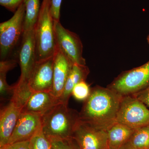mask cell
<instances>
[{"label":"cell","mask_w":149,"mask_h":149,"mask_svg":"<svg viewBox=\"0 0 149 149\" xmlns=\"http://www.w3.org/2000/svg\"><path fill=\"white\" fill-rule=\"evenodd\" d=\"M54 82V56L37 61L28 84L33 92H52Z\"/></svg>","instance_id":"cell-10"},{"label":"cell","mask_w":149,"mask_h":149,"mask_svg":"<svg viewBox=\"0 0 149 149\" xmlns=\"http://www.w3.org/2000/svg\"><path fill=\"white\" fill-rule=\"evenodd\" d=\"M128 143L137 149H149V125L135 129Z\"/></svg>","instance_id":"cell-19"},{"label":"cell","mask_w":149,"mask_h":149,"mask_svg":"<svg viewBox=\"0 0 149 149\" xmlns=\"http://www.w3.org/2000/svg\"><path fill=\"white\" fill-rule=\"evenodd\" d=\"M25 7L21 5L13 16L0 24V58L8 59L18 48L24 33Z\"/></svg>","instance_id":"cell-4"},{"label":"cell","mask_w":149,"mask_h":149,"mask_svg":"<svg viewBox=\"0 0 149 149\" xmlns=\"http://www.w3.org/2000/svg\"><path fill=\"white\" fill-rule=\"evenodd\" d=\"M74 64L58 48L54 55V82L51 93L59 99Z\"/></svg>","instance_id":"cell-12"},{"label":"cell","mask_w":149,"mask_h":149,"mask_svg":"<svg viewBox=\"0 0 149 149\" xmlns=\"http://www.w3.org/2000/svg\"><path fill=\"white\" fill-rule=\"evenodd\" d=\"M14 91L10 101L21 109V110L34 92L29 87L28 83H19L14 85Z\"/></svg>","instance_id":"cell-18"},{"label":"cell","mask_w":149,"mask_h":149,"mask_svg":"<svg viewBox=\"0 0 149 149\" xmlns=\"http://www.w3.org/2000/svg\"><path fill=\"white\" fill-rule=\"evenodd\" d=\"M31 149H53L49 139L43 133L38 131L29 140Z\"/></svg>","instance_id":"cell-20"},{"label":"cell","mask_w":149,"mask_h":149,"mask_svg":"<svg viewBox=\"0 0 149 149\" xmlns=\"http://www.w3.org/2000/svg\"><path fill=\"white\" fill-rule=\"evenodd\" d=\"M122 97L108 87H93L79 112L80 120L107 131L116 123Z\"/></svg>","instance_id":"cell-1"},{"label":"cell","mask_w":149,"mask_h":149,"mask_svg":"<svg viewBox=\"0 0 149 149\" xmlns=\"http://www.w3.org/2000/svg\"><path fill=\"white\" fill-rule=\"evenodd\" d=\"M80 114L68 104L60 102L42 116V129L48 139L72 137Z\"/></svg>","instance_id":"cell-2"},{"label":"cell","mask_w":149,"mask_h":149,"mask_svg":"<svg viewBox=\"0 0 149 149\" xmlns=\"http://www.w3.org/2000/svg\"><path fill=\"white\" fill-rule=\"evenodd\" d=\"M61 102L51 92H34L21 110V112L37 113L42 116Z\"/></svg>","instance_id":"cell-14"},{"label":"cell","mask_w":149,"mask_h":149,"mask_svg":"<svg viewBox=\"0 0 149 149\" xmlns=\"http://www.w3.org/2000/svg\"><path fill=\"white\" fill-rule=\"evenodd\" d=\"M25 7L24 32L32 30L37 22L41 8L40 0H24Z\"/></svg>","instance_id":"cell-17"},{"label":"cell","mask_w":149,"mask_h":149,"mask_svg":"<svg viewBox=\"0 0 149 149\" xmlns=\"http://www.w3.org/2000/svg\"><path fill=\"white\" fill-rule=\"evenodd\" d=\"M91 89L86 81H81L74 86L72 95L77 100L85 101L90 95Z\"/></svg>","instance_id":"cell-22"},{"label":"cell","mask_w":149,"mask_h":149,"mask_svg":"<svg viewBox=\"0 0 149 149\" xmlns=\"http://www.w3.org/2000/svg\"><path fill=\"white\" fill-rule=\"evenodd\" d=\"M0 149H31V148L29 141H26L8 144L0 148Z\"/></svg>","instance_id":"cell-25"},{"label":"cell","mask_w":149,"mask_h":149,"mask_svg":"<svg viewBox=\"0 0 149 149\" xmlns=\"http://www.w3.org/2000/svg\"><path fill=\"white\" fill-rule=\"evenodd\" d=\"M53 149H80L73 137L66 139L49 138Z\"/></svg>","instance_id":"cell-21"},{"label":"cell","mask_w":149,"mask_h":149,"mask_svg":"<svg viewBox=\"0 0 149 149\" xmlns=\"http://www.w3.org/2000/svg\"><path fill=\"white\" fill-rule=\"evenodd\" d=\"M24 0H0V5L7 10L14 13Z\"/></svg>","instance_id":"cell-23"},{"label":"cell","mask_w":149,"mask_h":149,"mask_svg":"<svg viewBox=\"0 0 149 149\" xmlns=\"http://www.w3.org/2000/svg\"><path fill=\"white\" fill-rule=\"evenodd\" d=\"M147 42H148V44L149 45V40H147Z\"/></svg>","instance_id":"cell-29"},{"label":"cell","mask_w":149,"mask_h":149,"mask_svg":"<svg viewBox=\"0 0 149 149\" xmlns=\"http://www.w3.org/2000/svg\"><path fill=\"white\" fill-rule=\"evenodd\" d=\"M119 149H137L132 146L129 143H127Z\"/></svg>","instance_id":"cell-27"},{"label":"cell","mask_w":149,"mask_h":149,"mask_svg":"<svg viewBox=\"0 0 149 149\" xmlns=\"http://www.w3.org/2000/svg\"><path fill=\"white\" fill-rule=\"evenodd\" d=\"M149 85V61L141 66L121 72L107 86L120 96L132 95Z\"/></svg>","instance_id":"cell-5"},{"label":"cell","mask_w":149,"mask_h":149,"mask_svg":"<svg viewBox=\"0 0 149 149\" xmlns=\"http://www.w3.org/2000/svg\"><path fill=\"white\" fill-rule=\"evenodd\" d=\"M42 129V115L33 113L21 112L8 144L29 141Z\"/></svg>","instance_id":"cell-11"},{"label":"cell","mask_w":149,"mask_h":149,"mask_svg":"<svg viewBox=\"0 0 149 149\" xmlns=\"http://www.w3.org/2000/svg\"><path fill=\"white\" fill-rule=\"evenodd\" d=\"M52 0H42L34 27L37 61L54 56L56 50L54 21L51 15Z\"/></svg>","instance_id":"cell-3"},{"label":"cell","mask_w":149,"mask_h":149,"mask_svg":"<svg viewBox=\"0 0 149 149\" xmlns=\"http://www.w3.org/2000/svg\"><path fill=\"white\" fill-rule=\"evenodd\" d=\"M21 109L12 102L1 109L0 113V148L7 145L13 133Z\"/></svg>","instance_id":"cell-13"},{"label":"cell","mask_w":149,"mask_h":149,"mask_svg":"<svg viewBox=\"0 0 149 149\" xmlns=\"http://www.w3.org/2000/svg\"><path fill=\"white\" fill-rule=\"evenodd\" d=\"M149 40V33L148 35V37H147V40Z\"/></svg>","instance_id":"cell-28"},{"label":"cell","mask_w":149,"mask_h":149,"mask_svg":"<svg viewBox=\"0 0 149 149\" xmlns=\"http://www.w3.org/2000/svg\"><path fill=\"white\" fill-rule=\"evenodd\" d=\"M116 122L133 129L149 125V109L134 96H123L118 111Z\"/></svg>","instance_id":"cell-6"},{"label":"cell","mask_w":149,"mask_h":149,"mask_svg":"<svg viewBox=\"0 0 149 149\" xmlns=\"http://www.w3.org/2000/svg\"><path fill=\"white\" fill-rule=\"evenodd\" d=\"M90 72V69L87 65L73 64L65 85L63 92L59 98L61 102L68 104V101L72 95L74 86L81 81H86Z\"/></svg>","instance_id":"cell-15"},{"label":"cell","mask_w":149,"mask_h":149,"mask_svg":"<svg viewBox=\"0 0 149 149\" xmlns=\"http://www.w3.org/2000/svg\"><path fill=\"white\" fill-rule=\"evenodd\" d=\"M17 49L15 59L19 64L21 70L18 83H28L37 62L34 29L24 32L21 42Z\"/></svg>","instance_id":"cell-8"},{"label":"cell","mask_w":149,"mask_h":149,"mask_svg":"<svg viewBox=\"0 0 149 149\" xmlns=\"http://www.w3.org/2000/svg\"><path fill=\"white\" fill-rule=\"evenodd\" d=\"M55 37L58 48L74 63L86 65L83 56V45L76 33L65 28L60 21L54 22Z\"/></svg>","instance_id":"cell-7"},{"label":"cell","mask_w":149,"mask_h":149,"mask_svg":"<svg viewBox=\"0 0 149 149\" xmlns=\"http://www.w3.org/2000/svg\"><path fill=\"white\" fill-rule=\"evenodd\" d=\"M62 0H52L50 13L54 22L60 21L61 8Z\"/></svg>","instance_id":"cell-24"},{"label":"cell","mask_w":149,"mask_h":149,"mask_svg":"<svg viewBox=\"0 0 149 149\" xmlns=\"http://www.w3.org/2000/svg\"><path fill=\"white\" fill-rule=\"evenodd\" d=\"M72 137L80 149H109L106 130L94 127L80 120Z\"/></svg>","instance_id":"cell-9"},{"label":"cell","mask_w":149,"mask_h":149,"mask_svg":"<svg viewBox=\"0 0 149 149\" xmlns=\"http://www.w3.org/2000/svg\"><path fill=\"white\" fill-rule=\"evenodd\" d=\"M132 95L140 100L149 109V85L143 91Z\"/></svg>","instance_id":"cell-26"},{"label":"cell","mask_w":149,"mask_h":149,"mask_svg":"<svg viewBox=\"0 0 149 149\" xmlns=\"http://www.w3.org/2000/svg\"><path fill=\"white\" fill-rule=\"evenodd\" d=\"M135 129L116 122L107 130L109 149H119L128 143Z\"/></svg>","instance_id":"cell-16"}]
</instances>
